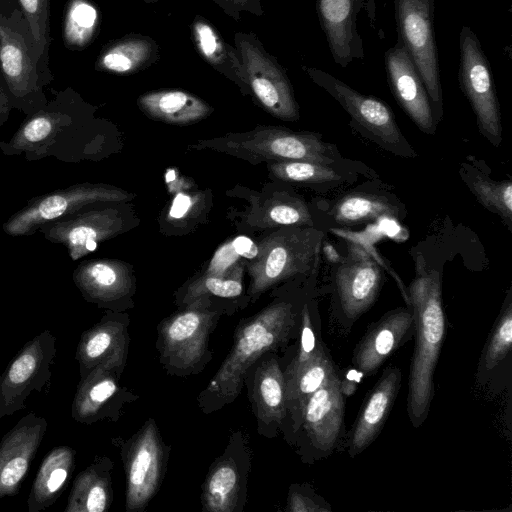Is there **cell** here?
Masks as SVG:
<instances>
[{"mask_svg": "<svg viewBox=\"0 0 512 512\" xmlns=\"http://www.w3.org/2000/svg\"><path fill=\"white\" fill-rule=\"evenodd\" d=\"M205 146L218 148L246 159L300 160L334 165L340 156L336 147L319 133L293 132L278 127H257L245 134L211 140Z\"/></svg>", "mask_w": 512, "mask_h": 512, "instance_id": "6", "label": "cell"}, {"mask_svg": "<svg viewBox=\"0 0 512 512\" xmlns=\"http://www.w3.org/2000/svg\"><path fill=\"white\" fill-rule=\"evenodd\" d=\"M361 0H317L321 26L326 34L334 61L346 67L354 58H362L355 18Z\"/></svg>", "mask_w": 512, "mask_h": 512, "instance_id": "26", "label": "cell"}, {"mask_svg": "<svg viewBox=\"0 0 512 512\" xmlns=\"http://www.w3.org/2000/svg\"><path fill=\"white\" fill-rule=\"evenodd\" d=\"M169 450L153 419L123 446L127 512L143 510L154 497L165 475Z\"/></svg>", "mask_w": 512, "mask_h": 512, "instance_id": "13", "label": "cell"}, {"mask_svg": "<svg viewBox=\"0 0 512 512\" xmlns=\"http://www.w3.org/2000/svg\"><path fill=\"white\" fill-rule=\"evenodd\" d=\"M73 281L84 299L100 308L120 312L130 306L133 280L121 262L102 259L82 263L74 271Z\"/></svg>", "mask_w": 512, "mask_h": 512, "instance_id": "23", "label": "cell"}, {"mask_svg": "<svg viewBox=\"0 0 512 512\" xmlns=\"http://www.w3.org/2000/svg\"><path fill=\"white\" fill-rule=\"evenodd\" d=\"M55 357L56 336L48 329L25 343L0 376V419L25 409L31 393L49 385Z\"/></svg>", "mask_w": 512, "mask_h": 512, "instance_id": "10", "label": "cell"}, {"mask_svg": "<svg viewBox=\"0 0 512 512\" xmlns=\"http://www.w3.org/2000/svg\"><path fill=\"white\" fill-rule=\"evenodd\" d=\"M512 348V295L508 290L500 313L494 323L479 359L477 378L482 379L498 368L510 355Z\"/></svg>", "mask_w": 512, "mask_h": 512, "instance_id": "36", "label": "cell"}, {"mask_svg": "<svg viewBox=\"0 0 512 512\" xmlns=\"http://www.w3.org/2000/svg\"><path fill=\"white\" fill-rule=\"evenodd\" d=\"M290 512H330V504L306 484L290 486L287 498Z\"/></svg>", "mask_w": 512, "mask_h": 512, "instance_id": "43", "label": "cell"}, {"mask_svg": "<svg viewBox=\"0 0 512 512\" xmlns=\"http://www.w3.org/2000/svg\"><path fill=\"white\" fill-rule=\"evenodd\" d=\"M414 334L412 307L408 305L391 310L368 326L353 351L352 364L360 372L371 375Z\"/></svg>", "mask_w": 512, "mask_h": 512, "instance_id": "19", "label": "cell"}, {"mask_svg": "<svg viewBox=\"0 0 512 512\" xmlns=\"http://www.w3.org/2000/svg\"><path fill=\"white\" fill-rule=\"evenodd\" d=\"M64 116L59 112L42 111L26 121L10 145L24 149L47 139Z\"/></svg>", "mask_w": 512, "mask_h": 512, "instance_id": "41", "label": "cell"}, {"mask_svg": "<svg viewBox=\"0 0 512 512\" xmlns=\"http://www.w3.org/2000/svg\"><path fill=\"white\" fill-rule=\"evenodd\" d=\"M460 84L475 113L479 132L494 146L502 141L499 102L489 63L469 27L460 33Z\"/></svg>", "mask_w": 512, "mask_h": 512, "instance_id": "14", "label": "cell"}, {"mask_svg": "<svg viewBox=\"0 0 512 512\" xmlns=\"http://www.w3.org/2000/svg\"><path fill=\"white\" fill-rule=\"evenodd\" d=\"M251 451L244 435L232 434L223 452L210 466L202 486V508L209 512H241L246 502Z\"/></svg>", "mask_w": 512, "mask_h": 512, "instance_id": "16", "label": "cell"}, {"mask_svg": "<svg viewBox=\"0 0 512 512\" xmlns=\"http://www.w3.org/2000/svg\"><path fill=\"white\" fill-rule=\"evenodd\" d=\"M400 36L423 81L434 116L442 115V89L433 29V0H395Z\"/></svg>", "mask_w": 512, "mask_h": 512, "instance_id": "12", "label": "cell"}, {"mask_svg": "<svg viewBox=\"0 0 512 512\" xmlns=\"http://www.w3.org/2000/svg\"><path fill=\"white\" fill-rule=\"evenodd\" d=\"M191 28L195 48L201 57L237 84L243 93H250L236 48L227 43L215 27L202 16H195Z\"/></svg>", "mask_w": 512, "mask_h": 512, "instance_id": "31", "label": "cell"}, {"mask_svg": "<svg viewBox=\"0 0 512 512\" xmlns=\"http://www.w3.org/2000/svg\"><path fill=\"white\" fill-rule=\"evenodd\" d=\"M124 220L117 210L90 211L67 215L43 225L41 231L51 242L66 247L72 260L93 252L99 242L123 230Z\"/></svg>", "mask_w": 512, "mask_h": 512, "instance_id": "21", "label": "cell"}, {"mask_svg": "<svg viewBox=\"0 0 512 512\" xmlns=\"http://www.w3.org/2000/svg\"><path fill=\"white\" fill-rule=\"evenodd\" d=\"M75 459V449L67 445L56 446L44 456L28 495L29 512H40L56 502L71 479Z\"/></svg>", "mask_w": 512, "mask_h": 512, "instance_id": "27", "label": "cell"}, {"mask_svg": "<svg viewBox=\"0 0 512 512\" xmlns=\"http://www.w3.org/2000/svg\"><path fill=\"white\" fill-rule=\"evenodd\" d=\"M142 1H144V2H146V3H154V2H157V1H159V0H142Z\"/></svg>", "mask_w": 512, "mask_h": 512, "instance_id": "50", "label": "cell"}, {"mask_svg": "<svg viewBox=\"0 0 512 512\" xmlns=\"http://www.w3.org/2000/svg\"><path fill=\"white\" fill-rule=\"evenodd\" d=\"M125 365L100 364L80 378L71 404L76 422L91 425L103 419H118L124 404L133 401V394L120 384Z\"/></svg>", "mask_w": 512, "mask_h": 512, "instance_id": "17", "label": "cell"}, {"mask_svg": "<svg viewBox=\"0 0 512 512\" xmlns=\"http://www.w3.org/2000/svg\"><path fill=\"white\" fill-rule=\"evenodd\" d=\"M336 375L338 371L327 349L303 370L285 381L287 427L292 435L299 427L308 397Z\"/></svg>", "mask_w": 512, "mask_h": 512, "instance_id": "32", "label": "cell"}, {"mask_svg": "<svg viewBox=\"0 0 512 512\" xmlns=\"http://www.w3.org/2000/svg\"><path fill=\"white\" fill-rule=\"evenodd\" d=\"M391 91L415 125L426 134H434L437 120L423 81L400 39L385 56Z\"/></svg>", "mask_w": 512, "mask_h": 512, "instance_id": "20", "label": "cell"}, {"mask_svg": "<svg viewBox=\"0 0 512 512\" xmlns=\"http://www.w3.org/2000/svg\"><path fill=\"white\" fill-rule=\"evenodd\" d=\"M243 292L240 276L216 277L204 275L192 282L179 297L178 305L186 306L201 298L216 296L220 298H236Z\"/></svg>", "mask_w": 512, "mask_h": 512, "instance_id": "40", "label": "cell"}, {"mask_svg": "<svg viewBox=\"0 0 512 512\" xmlns=\"http://www.w3.org/2000/svg\"><path fill=\"white\" fill-rule=\"evenodd\" d=\"M217 4L228 16L239 21L243 12L262 16L264 14L260 0H210Z\"/></svg>", "mask_w": 512, "mask_h": 512, "instance_id": "45", "label": "cell"}, {"mask_svg": "<svg viewBox=\"0 0 512 512\" xmlns=\"http://www.w3.org/2000/svg\"><path fill=\"white\" fill-rule=\"evenodd\" d=\"M221 314L220 307L201 297L159 324L156 346L169 374L187 376L205 367L212 357L209 337Z\"/></svg>", "mask_w": 512, "mask_h": 512, "instance_id": "3", "label": "cell"}, {"mask_svg": "<svg viewBox=\"0 0 512 512\" xmlns=\"http://www.w3.org/2000/svg\"><path fill=\"white\" fill-rule=\"evenodd\" d=\"M266 219L271 224L284 226H312L313 220L304 201L291 198L272 205L266 213Z\"/></svg>", "mask_w": 512, "mask_h": 512, "instance_id": "42", "label": "cell"}, {"mask_svg": "<svg viewBox=\"0 0 512 512\" xmlns=\"http://www.w3.org/2000/svg\"><path fill=\"white\" fill-rule=\"evenodd\" d=\"M128 325L129 319L126 314L110 310L99 322L81 334L75 353L80 378L85 377L100 364H126Z\"/></svg>", "mask_w": 512, "mask_h": 512, "instance_id": "24", "label": "cell"}, {"mask_svg": "<svg viewBox=\"0 0 512 512\" xmlns=\"http://www.w3.org/2000/svg\"><path fill=\"white\" fill-rule=\"evenodd\" d=\"M137 104L148 117L175 125L199 122L212 112L205 101L181 90L148 92L138 98Z\"/></svg>", "mask_w": 512, "mask_h": 512, "instance_id": "29", "label": "cell"}, {"mask_svg": "<svg viewBox=\"0 0 512 512\" xmlns=\"http://www.w3.org/2000/svg\"><path fill=\"white\" fill-rule=\"evenodd\" d=\"M155 40L140 34H129L105 45L95 62V69L114 74L141 71L159 59Z\"/></svg>", "mask_w": 512, "mask_h": 512, "instance_id": "30", "label": "cell"}, {"mask_svg": "<svg viewBox=\"0 0 512 512\" xmlns=\"http://www.w3.org/2000/svg\"><path fill=\"white\" fill-rule=\"evenodd\" d=\"M234 39L250 93L274 117L298 120L299 106L292 85L276 58L266 52L252 32H236Z\"/></svg>", "mask_w": 512, "mask_h": 512, "instance_id": "7", "label": "cell"}, {"mask_svg": "<svg viewBox=\"0 0 512 512\" xmlns=\"http://www.w3.org/2000/svg\"><path fill=\"white\" fill-rule=\"evenodd\" d=\"M314 83L327 91L357 125L384 149L403 157L416 153L403 136L393 111L378 98L363 95L332 75L315 68H304Z\"/></svg>", "mask_w": 512, "mask_h": 512, "instance_id": "8", "label": "cell"}, {"mask_svg": "<svg viewBox=\"0 0 512 512\" xmlns=\"http://www.w3.org/2000/svg\"><path fill=\"white\" fill-rule=\"evenodd\" d=\"M47 428L44 417L30 412L0 439V499L19 493Z\"/></svg>", "mask_w": 512, "mask_h": 512, "instance_id": "18", "label": "cell"}, {"mask_svg": "<svg viewBox=\"0 0 512 512\" xmlns=\"http://www.w3.org/2000/svg\"><path fill=\"white\" fill-rule=\"evenodd\" d=\"M345 398L339 375L311 394L295 432L306 462L329 457L344 437Z\"/></svg>", "mask_w": 512, "mask_h": 512, "instance_id": "9", "label": "cell"}, {"mask_svg": "<svg viewBox=\"0 0 512 512\" xmlns=\"http://www.w3.org/2000/svg\"><path fill=\"white\" fill-rule=\"evenodd\" d=\"M322 232L312 226L279 231L264 239L249 264L248 295L255 301L272 286L310 270L318 258Z\"/></svg>", "mask_w": 512, "mask_h": 512, "instance_id": "5", "label": "cell"}, {"mask_svg": "<svg viewBox=\"0 0 512 512\" xmlns=\"http://www.w3.org/2000/svg\"><path fill=\"white\" fill-rule=\"evenodd\" d=\"M22 12L37 50L41 73L48 84L52 80L49 69L50 0H15Z\"/></svg>", "mask_w": 512, "mask_h": 512, "instance_id": "38", "label": "cell"}, {"mask_svg": "<svg viewBox=\"0 0 512 512\" xmlns=\"http://www.w3.org/2000/svg\"><path fill=\"white\" fill-rule=\"evenodd\" d=\"M100 17L90 0H69L63 19V41L68 49L81 50L93 42Z\"/></svg>", "mask_w": 512, "mask_h": 512, "instance_id": "37", "label": "cell"}, {"mask_svg": "<svg viewBox=\"0 0 512 512\" xmlns=\"http://www.w3.org/2000/svg\"><path fill=\"white\" fill-rule=\"evenodd\" d=\"M240 256L235 251L232 241L223 244L214 254L204 275L228 277L236 273V262Z\"/></svg>", "mask_w": 512, "mask_h": 512, "instance_id": "44", "label": "cell"}, {"mask_svg": "<svg viewBox=\"0 0 512 512\" xmlns=\"http://www.w3.org/2000/svg\"><path fill=\"white\" fill-rule=\"evenodd\" d=\"M402 373L397 366L387 367L366 398L346 434L345 447L352 458L368 448L381 432L401 387Z\"/></svg>", "mask_w": 512, "mask_h": 512, "instance_id": "22", "label": "cell"}, {"mask_svg": "<svg viewBox=\"0 0 512 512\" xmlns=\"http://www.w3.org/2000/svg\"><path fill=\"white\" fill-rule=\"evenodd\" d=\"M233 247L240 257L253 260L257 257L259 248L247 236H238L232 240Z\"/></svg>", "mask_w": 512, "mask_h": 512, "instance_id": "46", "label": "cell"}, {"mask_svg": "<svg viewBox=\"0 0 512 512\" xmlns=\"http://www.w3.org/2000/svg\"><path fill=\"white\" fill-rule=\"evenodd\" d=\"M11 103L10 95L0 74V114L8 112Z\"/></svg>", "mask_w": 512, "mask_h": 512, "instance_id": "48", "label": "cell"}, {"mask_svg": "<svg viewBox=\"0 0 512 512\" xmlns=\"http://www.w3.org/2000/svg\"><path fill=\"white\" fill-rule=\"evenodd\" d=\"M471 158L474 161V157ZM459 174L478 202L490 212L497 214L508 229L511 230V180H493L486 172L477 168L475 162H471V164L462 163L459 169Z\"/></svg>", "mask_w": 512, "mask_h": 512, "instance_id": "33", "label": "cell"}, {"mask_svg": "<svg viewBox=\"0 0 512 512\" xmlns=\"http://www.w3.org/2000/svg\"><path fill=\"white\" fill-rule=\"evenodd\" d=\"M416 275L408 288L409 305L415 316V345L410 363L407 414L413 427H420L434 397V372L446 334L441 277L422 258L416 260Z\"/></svg>", "mask_w": 512, "mask_h": 512, "instance_id": "2", "label": "cell"}, {"mask_svg": "<svg viewBox=\"0 0 512 512\" xmlns=\"http://www.w3.org/2000/svg\"><path fill=\"white\" fill-rule=\"evenodd\" d=\"M0 74L11 102H41L46 81L28 24L18 5L0 0Z\"/></svg>", "mask_w": 512, "mask_h": 512, "instance_id": "4", "label": "cell"}, {"mask_svg": "<svg viewBox=\"0 0 512 512\" xmlns=\"http://www.w3.org/2000/svg\"><path fill=\"white\" fill-rule=\"evenodd\" d=\"M323 253L325 257L332 263L339 264L343 260L336 249L329 243L324 245Z\"/></svg>", "mask_w": 512, "mask_h": 512, "instance_id": "49", "label": "cell"}, {"mask_svg": "<svg viewBox=\"0 0 512 512\" xmlns=\"http://www.w3.org/2000/svg\"><path fill=\"white\" fill-rule=\"evenodd\" d=\"M286 389L283 369L275 352L261 357L252 386L251 402L257 418L258 432L274 437L287 424Z\"/></svg>", "mask_w": 512, "mask_h": 512, "instance_id": "25", "label": "cell"}, {"mask_svg": "<svg viewBox=\"0 0 512 512\" xmlns=\"http://www.w3.org/2000/svg\"><path fill=\"white\" fill-rule=\"evenodd\" d=\"M127 193L102 184H78L38 197L12 215L3 225L10 236L31 235L43 225L98 202H117Z\"/></svg>", "mask_w": 512, "mask_h": 512, "instance_id": "15", "label": "cell"}, {"mask_svg": "<svg viewBox=\"0 0 512 512\" xmlns=\"http://www.w3.org/2000/svg\"><path fill=\"white\" fill-rule=\"evenodd\" d=\"M382 274L379 265L354 242L346 258L337 264L334 275L332 319L341 332L370 309L379 293Z\"/></svg>", "mask_w": 512, "mask_h": 512, "instance_id": "11", "label": "cell"}, {"mask_svg": "<svg viewBox=\"0 0 512 512\" xmlns=\"http://www.w3.org/2000/svg\"><path fill=\"white\" fill-rule=\"evenodd\" d=\"M269 170L277 179L291 183L322 186L343 181L333 165L311 161H276L269 164Z\"/></svg>", "mask_w": 512, "mask_h": 512, "instance_id": "39", "label": "cell"}, {"mask_svg": "<svg viewBox=\"0 0 512 512\" xmlns=\"http://www.w3.org/2000/svg\"><path fill=\"white\" fill-rule=\"evenodd\" d=\"M301 308L293 301L277 300L240 322L229 354L197 398L204 413L232 403L239 396L252 365L264 354L276 352L296 338Z\"/></svg>", "mask_w": 512, "mask_h": 512, "instance_id": "1", "label": "cell"}, {"mask_svg": "<svg viewBox=\"0 0 512 512\" xmlns=\"http://www.w3.org/2000/svg\"><path fill=\"white\" fill-rule=\"evenodd\" d=\"M113 462L96 457L73 480L64 512H105L112 502Z\"/></svg>", "mask_w": 512, "mask_h": 512, "instance_id": "28", "label": "cell"}, {"mask_svg": "<svg viewBox=\"0 0 512 512\" xmlns=\"http://www.w3.org/2000/svg\"><path fill=\"white\" fill-rule=\"evenodd\" d=\"M327 350L321 337V324L317 309L312 302H305L300 312L299 329L296 336L294 354L283 369L284 380L287 381Z\"/></svg>", "mask_w": 512, "mask_h": 512, "instance_id": "35", "label": "cell"}, {"mask_svg": "<svg viewBox=\"0 0 512 512\" xmlns=\"http://www.w3.org/2000/svg\"><path fill=\"white\" fill-rule=\"evenodd\" d=\"M191 198L183 193H179L173 200L170 216L175 219L182 218L191 207Z\"/></svg>", "mask_w": 512, "mask_h": 512, "instance_id": "47", "label": "cell"}, {"mask_svg": "<svg viewBox=\"0 0 512 512\" xmlns=\"http://www.w3.org/2000/svg\"><path fill=\"white\" fill-rule=\"evenodd\" d=\"M400 206L383 195L368 192H351L333 205L331 215L340 225H357L381 217H397Z\"/></svg>", "mask_w": 512, "mask_h": 512, "instance_id": "34", "label": "cell"}]
</instances>
